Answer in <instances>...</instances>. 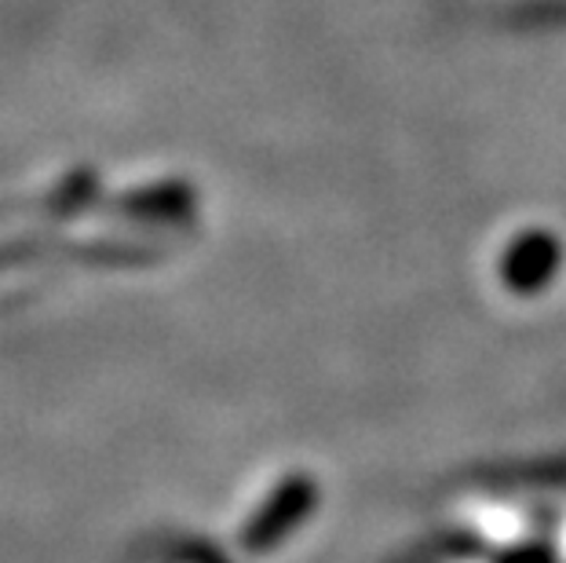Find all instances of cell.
Segmentation results:
<instances>
[{"mask_svg": "<svg viewBox=\"0 0 566 563\" xmlns=\"http://www.w3.org/2000/svg\"><path fill=\"white\" fill-rule=\"evenodd\" d=\"M563 260V249L556 242V234L548 231H530L520 242H512L509 257L501 263V274L509 282V290L515 293H537L556 279Z\"/></svg>", "mask_w": 566, "mask_h": 563, "instance_id": "1", "label": "cell"}, {"mask_svg": "<svg viewBox=\"0 0 566 563\" xmlns=\"http://www.w3.org/2000/svg\"><path fill=\"white\" fill-rule=\"evenodd\" d=\"M184 563H205V560H184Z\"/></svg>", "mask_w": 566, "mask_h": 563, "instance_id": "2", "label": "cell"}]
</instances>
